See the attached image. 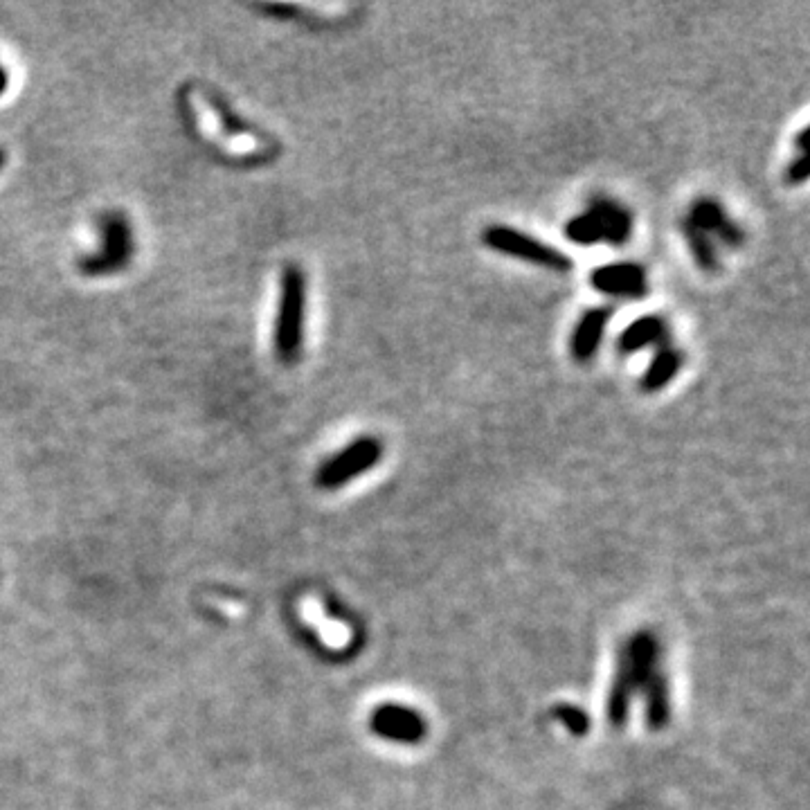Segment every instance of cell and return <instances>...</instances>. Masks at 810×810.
I'll return each mask as SVG.
<instances>
[{
	"instance_id": "cell-3",
	"label": "cell",
	"mask_w": 810,
	"mask_h": 810,
	"mask_svg": "<svg viewBox=\"0 0 810 810\" xmlns=\"http://www.w3.org/2000/svg\"><path fill=\"white\" fill-rule=\"evenodd\" d=\"M383 459V441L372 435L358 437L347 444L345 448H340L336 455H331L327 462L318 468V475H315V484L320 489H340L347 482L356 480L358 475H365L367 471L381 462Z\"/></svg>"
},
{
	"instance_id": "cell-18",
	"label": "cell",
	"mask_w": 810,
	"mask_h": 810,
	"mask_svg": "<svg viewBox=\"0 0 810 810\" xmlns=\"http://www.w3.org/2000/svg\"><path fill=\"white\" fill-rule=\"evenodd\" d=\"M808 126H801L799 129V133H797V138H795V147H797V153H808Z\"/></svg>"
},
{
	"instance_id": "cell-14",
	"label": "cell",
	"mask_w": 810,
	"mask_h": 810,
	"mask_svg": "<svg viewBox=\"0 0 810 810\" xmlns=\"http://www.w3.org/2000/svg\"><path fill=\"white\" fill-rule=\"evenodd\" d=\"M565 237L576 246H594L601 241V230L590 212H581L565 223Z\"/></svg>"
},
{
	"instance_id": "cell-10",
	"label": "cell",
	"mask_w": 810,
	"mask_h": 810,
	"mask_svg": "<svg viewBox=\"0 0 810 810\" xmlns=\"http://www.w3.org/2000/svg\"><path fill=\"white\" fill-rule=\"evenodd\" d=\"M666 345H671V322L657 313L633 320L617 338V351L621 356L637 354V351H644L648 347L660 349Z\"/></svg>"
},
{
	"instance_id": "cell-11",
	"label": "cell",
	"mask_w": 810,
	"mask_h": 810,
	"mask_svg": "<svg viewBox=\"0 0 810 810\" xmlns=\"http://www.w3.org/2000/svg\"><path fill=\"white\" fill-rule=\"evenodd\" d=\"M684 363H687V354L682 349L666 345L655 351V356L651 363L646 365L642 378H639V390L644 394H657L662 392L664 387H669L675 376L682 372Z\"/></svg>"
},
{
	"instance_id": "cell-13",
	"label": "cell",
	"mask_w": 810,
	"mask_h": 810,
	"mask_svg": "<svg viewBox=\"0 0 810 810\" xmlns=\"http://www.w3.org/2000/svg\"><path fill=\"white\" fill-rule=\"evenodd\" d=\"M680 232H682L684 241H687L693 261H696V266L702 270V273H707V275L720 273V257L716 252L714 239H711L709 234L700 232L698 228H693V225L684 219L680 223Z\"/></svg>"
},
{
	"instance_id": "cell-20",
	"label": "cell",
	"mask_w": 810,
	"mask_h": 810,
	"mask_svg": "<svg viewBox=\"0 0 810 810\" xmlns=\"http://www.w3.org/2000/svg\"><path fill=\"white\" fill-rule=\"evenodd\" d=\"M3 167H5V151L0 149V169H3Z\"/></svg>"
},
{
	"instance_id": "cell-12",
	"label": "cell",
	"mask_w": 810,
	"mask_h": 810,
	"mask_svg": "<svg viewBox=\"0 0 810 810\" xmlns=\"http://www.w3.org/2000/svg\"><path fill=\"white\" fill-rule=\"evenodd\" d=\"M644 700H646V727L651 732H660L669 725L671 718V702H669V682H666L664 673L657 671L653 678L644 684Z\"/></svg>"
},
{
	"instance_id": "cell-1",
	"label": "cell",
	"mask_w": 810,
	"mask_h": 810,
	"mask_svg": "<svg viewBox=\"0 0 810 810\" xmlns=\"http://www.w3.org/2000/svg\"><path fill=\"white\" fill-rule=\"evenodd\" d=\"M306 318V275L297 264H288L279 282V302L275 315V354L284 365L297 363L304 345Z\"/></svg>"
},
{
	"instance_id": "cell-15",
	"label": "cell",
	"mask_w": 810,
	"mask_h": 810,
	"mask_svg": "<svg viewBox=\"0 0 810 810\" xmlns=\"http://www.w3.org/2000/svg\"><path fill=\"white\" fill-rule=\"evenodd\" d=\"M554 718L567 729V732L574 734V736H585L590 732V718L581 707L556 705L554 707Z\"/></svg>"
},
{
	"instance_id": "cell-6",
	"label": "cell",
	"mask_w": 810,
	"mask_h": 810,
	"mask_svg": "<svg viewBox=\"0 0 810 810\" xmlns=\"http://www.w3.org/2000/svg\"><path fill=\"white\" fill-rule=\"evenodd\" d=\"M588 282L594 291L610 297L639 300V297H646L651 293L646 268L642 264H635V261H615V264L592 268Z\"/></svg>"
},
{
	"instance_id": "cell-9",
	"label": "cell",
	"mask_w": 810,
	"mask_h": 810,
	"mask_svg": "<svg viewBox=\"0 0 810 810\" xmlns=\"http://www.w3.org/2000/svg\"><path fill=\"white\" fill-rule=\"evenodd\" d=\"M585 212L592 214L601 230V241L610 243V246H626L633 237L635 219L633 212L628 210L624 203L615 201L610 196H592L588 201Z\"/></svg>"
},
{
	"instance_id": "cell-17",
	"label": "cell",
	"mask_w": 810,
	"mask_h": 810,
	"mask_svg": "<svg viewBox=\"0 0 810 810\" xmlns=\"http://www.w3.org/2000/svg\"><path fill=\"white\" fill-rule=\"evenodd\" d=\"M783 178H786V183L792 187L804 185L808 178V153H797L795 158H790L786 171H783Z\"/></svg>"
},
{
	"instance_id": "cell-7",
	"label": "cell",
	"mask_w": 810,
	"mask_h": 810,
	"mask_svg": "<svg viewBox=\"0 0 810 810\" xmlns=\"http://www.w3.org/2000/svg\"><path fill=\"white\" fill-rule=\"evenodd\" d=\"M369 729L385 741L403 745L421 743L428 734V725L419 711L401 705H381L374 709Z\"/></svg>"
},
{
	"instance_id": "cell-4",
	"label": "cell",
	"mask_w": 810,
	"mask_h": 810,
	"mask_svg": "<svg viewBox=\"0 0 810 810\" xmlns=\"http://www.w3.org/2000/svg\"><path fill=\"white\" fill-rule=\"evenodd\" d=\"M99 228H102V243H99L95 255L81 261V270L86 275L115 273V270L129 264L133 255V234L126 216L120 212L106 214Z\"/></svg>"
},
{
	"instance_id": "cell-5",
	"label": "cell",
	"mask_w": 810,
	"mask_h": 810,
	"mask_svg": "<svg viewBox=\"0 0 810 810\" xmlns=\"http://www.w3.org/2000/svg\"><path fill=\"white\" fill-rule=\"evenodd\" d=\"M684 221L691 223L693 228L709 234L711 239H718L727 248H743L747 241V234L741 223H736L732 216L727 214L725 205L714 196H698L696 201L689 205V212Z\"/></svg>"
},
{
	"instance_id": "cell-8",
	"label": "cell",
	"mask_w": 810,
	"mask_h": 810,
	"mask_svg": "<svg viewBox=\"0 0 810 810\" xmlns=\"http://www.w3.org/2000/svg\"><path fill=\"white\" fill-rule=\"evenodd\" d=\"M612 313L615 311H612L610 306H590V309H585L579 315V320H576L572 327L570 342H567L574 363L588 365L590 360L597 358L603 345V338H606V329L610 324Z\"/></svg>"
},
{
	"instance_id": "cell-16",
	"label": "cell",
	"mask_w": 810,
	"mask_h": 810,
	"mask_svg": "<svg viewBox=\"0 0 810 810\" xmlns=\"http://www.w3.org/2000/svg\"><path fill=\"white\" fill-rule=\"evenodd\" d=\"M302 617L313 621V624L322 630V635L327 637V642H331V644H340L342 637H345V630H340V626L331 624V621L324 617V612L318 608V603L311 599L302 601Z\"/></svg>"
},
{
	"instance_id": "cell-19",
	"label": "cell",
	"mask_w": 810,
	"mask_h": 810,
	"mask_svg": "<svg viewBox=\"0 0 810 810\" xmlns=\"http://www.w3.org/2000/svg\"><path fill=\"white\" fill-rule=\"evenodd\" d=\"M7 86H9V72H7V68L3 66V63H0V95H5Z\"/></svg>"
},
{
	"instance_id": "cell-2",
	"label": "cell",
	"mask_w": 810,
	"mask_h": 810,
	"mask_svg": "<svg viewBox=\"0 0 810 810\" xmlns=\"http://www.w3.org/2000/svg\"><path fill=\"white\" fill-rule=\"evenodd\" d=\"M480 239L486 248L498 252V255L527 261V264L554 270V273H567L572 268V259L563 250L554 248L552 243H545L543 239L531 237L529 232L511 228V225H486Z\"/></svg>"
}]
</instances>
